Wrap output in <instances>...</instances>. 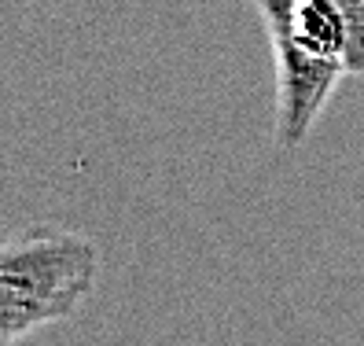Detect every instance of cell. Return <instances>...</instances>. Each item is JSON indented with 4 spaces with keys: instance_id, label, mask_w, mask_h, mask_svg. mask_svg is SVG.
Listing matches in <instances>:
<instances>
[{
    "instance_id": "1",
    "label": "cell",
    "mask_w": 364,
    "mask_h": 346,
    "mask_svg": "<svg viewBox=\"0 0 364 346\" xmlns=\"http://www.w3.org/2000/svg\"><path fill=\"white\" fill-rule=\"evenodd\" d=\"M100 247L85 232L26 225L0 247V342L15 346L33 332L85 310L96 291Z\"/></svg>"
},
{
    "instance_id": "2",
    "label": "cell",
    "mask_w": 364,
    "mask_h": 346,
    "mask_svg": "<svg viewBox=\"0 0 364 346\" xmlns=\"http://www.w3.org/2000/svg\"><path fill=\"white\" fill-rule=\"evenodd\" d=\"M276 59V151H298L331 103L346 67L316 56L294 26V0H254Z\"/></svg>"
},
{
    "instance_id": "3",
    "label": "cell",
    "mask_w": 364,
    "mask_h": 346,
    "mask_svg": "<svg viewBox=\"0 0 364 346\" xmlns=\"http://www.w3.org/2000/svg\"><path fill=\"white\" fill-rule=\"evenodd\" d=\"M346 19V74L364 78V0H335Z\"/></svg>"
}]
</instances>
